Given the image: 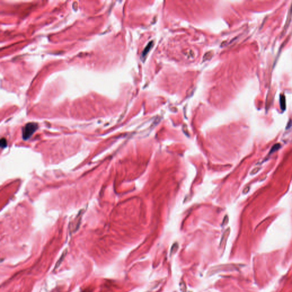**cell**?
I'll return each mask as SVG.
<instances>
[{"instance_id": "cell-5", "label": "cell", "mask_w": 292, "mask_h": 292, "mask_svg": "<svg viewBox=\"0 0 292 292\" xmlns=\"http://www.w3.org/2000/svg\"><path fill=\"white\" fill-rule=\"evenodd\" d=\"M281 144H280V143H276V144H275L273 147L271 148V149H270V151L269 152V155H271L272 154H273L275 152L277 151L278 150H279L280 148H281Z\"/></svg>"}, {"instance_id": "cell-9", "label": "cell", "mask_w": 292, "mask_h": 292, "mask_svg": "<svg viewBox=\"0 0 292 292\" xmlns=\"http://www.w3.org/2000/svg\"><path fill=\"white\" fill-rule=\"evenodd\" d=\"M249 190H250V187H249V186H246V187L244 188L243 191H242V193H243V194H248L249 191Z\"/></svg>"}, {"instance_id": "cell-2", "label": "cell", "mask_w": 292, "mask_h": 292, "mask_svg": "<svg viewBox=\"0 0 292 292\" xmlns=\"http://www.w3.org/2000/svg\"><path fill=\"white\" fill-rule=\"evenodd\" d=\"M66 255H67V250H65L64 252H63V253L62 254V255L61 256L60 258L58 260V261H57V262H56V264L55 265L54 269V270L56 269H57V268L61 265V264H62V262H63V261L64 260V258H65V257H66Z\"/></svg>"}, {"instance_id": "cell-1", "label": "cell", "mask_w": 292, "mask_h": 292, "mask_svg": "<svg viewBox=\"0 0 292 292\" xmlns=\"http://www.w3.org/2000/svg\"><path fill=\"white\" fill-rule=\"evenodd\" d=\"M38 128V124L36 123H27L22 128V138L27 140L31 137Z\"/></svg>"}, {"instance_id": "cell-10", "label": "cell", "mask_w": 292, "mask_h": 292, "mask_svg": "<svg viewBox=\"0 0 292 292\" xmlns=\"http://www.w3.org/2000/svg\"><path fill=\"white\" fill-rule=\"evenodd\" d=\"M228 219L229 218H228V216H225V217H224V220H223V223L222 224V225L227 224V223H228V220H229Z\"/></svg>"}, {"instance_id": "cell-6", "label": "cell", "mask_w": 292, "mask_h": 292, "mask_svg": "<svg viewBox=\"0 0 292 292\" xmlns=\"http://www.w3.org/2000/svg\"><path fill=\"white\" fill-rule=\"evenodd\" d=\"M291 14H292V5L291 6L290 8V9H289V10L288 14V17H287V21H286V25L285 26V29H286V28L288 27L289 23H290V20H291Z\"/></svg>"}, {"instance_id": "cell-3", "label": "cell", "mask_w": 292, "mask_h": 292, "mask_svg": "<svg viewBox=\"0 0 292 292\" xmlns=\"http://www.w3.org/2000/svg\"><path fill=\"white\" fill-rule=\"evenodd\" d=\"M153 43H153V41H151L148 43L147 45L146 46V47L144 48V50H143V51L142 52V56L143 58H144L145 56L147 55L148 53L149 52L150 50L152 48V47L153 46Z\"/></svg>"}, {"instance_id": "cell-7", "label": "cell", "mask_w": 292, "mask_h": 292, "mask_svg": "<svg viewBox=\"0 0 292 292\" xmlns=\"http://www.w3.org/2000/svg\"><path fill=\"white\" fill-rule=\"evenodd\" d=\"M260 169H261V167H255V168H253V169H252V171L251 172V173H250V174H251V175H255V174H256L258 172V171H260Z\"/></svg>"}, {"instance_id": "cell-4", "label": "cell", "mask_w": 292, "mask_h": 292, "mask_svg": "<svg viewBox=\"0 0 292 292\" xmlns=\"http://www.w3.org/2000/svg\"><path fill=\"white\" fill-rule=\"evenodd\" d=\"M280 107L282 111L286 110V99L284 95H280Z\"/></svg>"}, {"instance_id": "cell-8", "label": "cell", "mask_w": 292, "mask_h": 292, "mask_svg": "<svg viewBox=\"0 0 292 292\" xmlns=\"http://www.w3.org/2000/svg\"><path fill=\"white\" fill-rule=\"evenodd\" d=\"M7 146V142L5 138H2L1 140V147L4 148H5Z\"/></svg>"}]
</instances>
